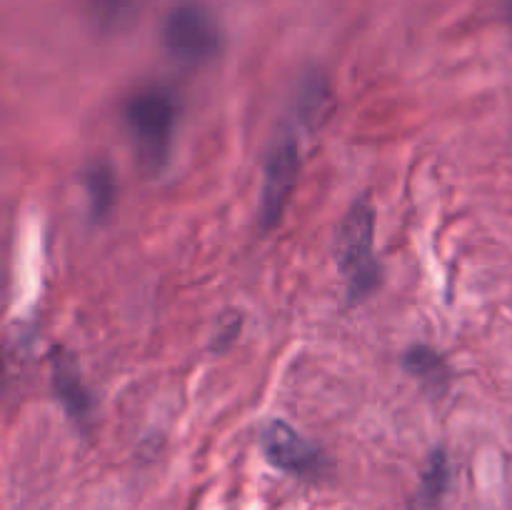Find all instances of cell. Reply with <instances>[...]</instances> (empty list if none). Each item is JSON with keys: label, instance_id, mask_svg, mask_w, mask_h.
I'll return each instance as SVG.
<instances>
[{"label": "cell", "instance_id": "1", "mask_svg": "<svg viewBox=\"0 0 512 510\" xmlns=\"http://www.w3.org/2000/svg\"><path fill=\"white\" fill-rule=\"evenodd\" d=\"M178 115L180 100L168 85H145L125 103V123L133 133L140 158L150 168H160L168 158Z\"/></svg>", "mask_w": 512, "mask_h": 510}, {"label": "cell", "instance_id": "2", "mask_svg": "<svg viewBox=\"0 0 512 510\" xmlns=\"http://www.w3.org/2000/svg\"><path fill=\"white\" fill-rule=\"evenodd\" d=\"M375 213L368 200L348 210L338 230V268L348 285L350 300H363L380 283V265L373 253Z\"/></svg>", "mask_w": 512, "mask_h": 510}, {"label": "cell", "instance_id": "3", "mask_svg": "<svg viewBox=\"0 0 512 510\" xmlns=\"http://www.w3.org/2000/svg\"><path fill=\"white\" fill-rule=\"evenodd\" d=\"M163 43L188 65H203L223 48V30L213 10L200 0H180L163 23Z\"/></svg>", "mask_w": 512, "mask_h": 510}, {"label": "cell", "instance_id": "4", "mask_svg": "<svg viewBox=\"0 0 512 510\" xmlns=\"http://www.w3.org/2000/svg\"><path fill=\"white\" fill-rule=\"evenodd\" d=\"M260 443H263L265 458L285 473L298 475V478H318L323 473L325 460L318 445L310 443L283 420H270L260 435Z\"/></svg>", "mask_w": 512, "mask_h": 510}, {"label": "cell", "instance_id": "5", "mask_svg": "<svg viewBox=\"0 0 512 510\" xmlns=\"http://www.w3.org/2000/svg\"><path fill=\"white\" fill-rule=\"evenodd\" d=\"M300 175V150L295 140H285L273 150L270 160L265 163L263 198H260V223L265 230L275 228L283 218L288 200L298 185Z\"/></svg>", "mask_w": 512, "mask_h": 510}, {"label": "cell", "instance_id": "6", "mask_svg": "<svg viewBox=\"0 0 512 510\" xmlns=\"http://www.w3.org/2000/svg\"><path fill=\"white\" fill-rule=\"evenodd\" d=\"M53 385L55 393H58V400L65 405V410H68L73 418H88L90 395L88 390H85L80 375L75 373V368L65 358H55Z\"/></svg>", "mask_w": 512, "mask_h": 510}, {"label": "cell", "instance_id": "7", "mask_svg": "<svg viewBox=\"0 0 512 510\" xmlns=\"http://www.w3.org/2000/svg\"><path fill=\"white\" fill-rule=\"evenodd\" d=\"M448 480V455H445L443 448H438L428 458L423 473H420V488L418 498H415V510H438L440 500H443L445 490H448Z\"/></svg>", "mask_w": 512, "mask_h": 510}, {"label": "cell", "instance_id": "8", "mask_svg": "<svg viewBox=\"0 0 512 510\" xmlns=\"http://www.w3.org/2000/svg\"><path fill=\"white\" fill-rule=\"evenodd\" d=\"M403 365L408 373H413L425 388L443 390L450 380L448 363L440 353H435L428 345H415L403 355Z\"/></svg>", "mask_w": 512, "mask_h": 510}, {"label": "cell", "instance_id": "9", "mask_svg": "<svg viewBox=\"0 0 512 510\" xmlns=\"http://www.w3.org/2000/svg\"><path fill=\"white\" fill-rule=\"evenodd\" d=\"M83 183L85 190H88L93 215L95 218H105L110 213V208L115 205V178L110 165L103 163V160L88 165L83 173Z\"/></svg>", "mask_w": 512, "mask_h": 510}, {"label": "cell", "instance_id": "10", "mask_svg": "<svg viewBox=\"0 0 512 510\" xmlns=\"http://www.w3.org/2000/svg\"><path fill=\"white\" fill-rule=\"evenodd\" d=\"M328 85H325L323 78L313 75V78L305 80L303 93H300V113H303V120H313L323 113L325 103H328Z\"/></svg>", "mask_w": 512, "mask_h": 510}, {"label": "cell", "instance_id": "11", "mask_svg": "<svg viewBox=\"0 0 512 510\" xmlns=\"http://www.w3.org/2000/svg\"><path fill=\"white\" fill-rule=\"evenodd\" d=\"M240 328H243V315L235 313V310H228V313L220 315L218 330L213 335V350H225L238 340Z\"/></svg>", "mask_w": 512, "mask_h": 510}, {"label": "cell", "instance_id": "12", "mask_svg": "<svg viewBox=\"0 0 512 510\" xmlns=\"http://www.w3.org/2000/svg\"><path fill=\"white\" fill-rule=\"evenodd\" d=\"M90 3H93L100 20H105V23H120L125 15L133 13L138 0H90Z\"/></svg>", "mask_w": 512, "mask_h": 510}, {"label": "cell", "instance_id": "13", "mask_svg": "<svg viewBox=\"0 0 512 510\" xmlns=\"http://www.w3.org/2000/svg\"><path fill=\"white\" fill-rule=\"evenodd\" d=\"M510 10H512V0H510Z\"/></svg>", "mask_w": 512, "mask_h": 510}]
</instances>
